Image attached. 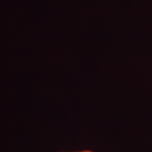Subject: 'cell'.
<instances>
[{"instance_id":"6da1fadb","label":"cell","mask_w":152,"mask_h":152,"mask_svg":"<svg viewBox=\"0 0 152 152\" xmlns=\"http://www.w3.org/2000/svg\"><path fill=\"white\" fill-rule=\"evenodd\" d=\"M71 152H92L90 151H71Z\"/></svg>"}]
</instances>
